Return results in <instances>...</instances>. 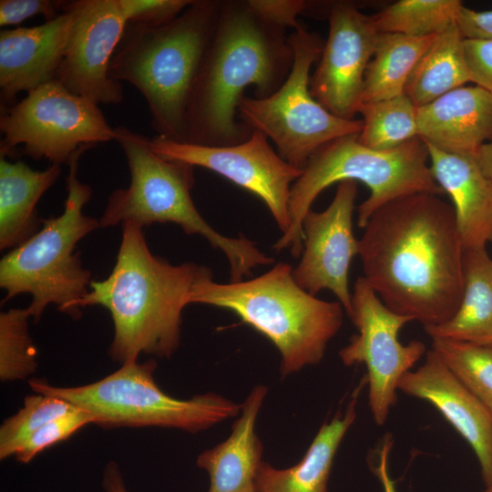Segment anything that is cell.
Here are the masks:
<instances>
[{"instance_id": "cell-1", "label": "cell", "mask_w": 492, "mask_h": 492, "mask_svg": "<svg viewBox=\"0 0 492 492\" xmlns=\"http://www.w3.org/2000/svg\"><path fill=\"white\" fill-rule=\"evenodd\" d=\"M464 253L453 206L417 192L372 214L358 255L363 277L382 302L429 327L450 320L460 305Z\"/></svg>"}, {"instance_id": "cell-2", "label": "cell", "mask_w": 492, "mask_h": 492, "mask_svg": "<svg viewBox=\"0 0 492 492\" xmlns=\"http://www.w3.org/2000/svg\"><path fill=\"white\" fill-rule=\"evenodd\" d=\"M293 52L286 28L255 11L248 0H222L188 108L185 142L231 146L252 129L238 118L249 86L254 97L276 92L289 76Z\"/></svg>"}, {"instance_id": "cell-3", "label": "cell", "mask_w": 492, "mask_h": 492, "mask_svg": "<svg viewBox=\"0 0 492 492\" xmlns=\"http://www.w3.org/2000/svg\"><path fill=\"white\" fill-rule=\"evenodd\" d=\"M116 263L109 275L92 281L78 302L82 310L99 305L113 323L110 358L120 364L140 354L170 358L181 338L182 311L195 282L211 272L192 261L174 265L149 250L143 227L122 225Z\"/></svg>"}, {"instance_id": "cell-4", "label": "cell", "mask_w": 492, "mask_h": 492, "mask_svg": "<svg viewBox=\"0 0 492 492\" xmlns=\"http://www.w3.org/2000/svg\"><path fill=\"white\" fill-rule=\"evenodd\" d=\"M222 0H193L168 24H128L109 65V77L144 97L156 136L185 142L192 92Z\"/></svg>"}, {"instance_id": "cell-5", "label": "cell", "mask_w": 492, "mask_h": 492, "mask_svg": "<svg viewBox=\"0 0 492 492\" xmlns=\"http://www.w3.org/2000/svg\"><path fill=\"white\" fill-rule=\"evenodd\" d=\"M292 265L275 264L246 282L218 283L212 272L193 285L188 303L224 308L268 338L280 353V374L285 378L318 364L343 322L339 302L318 299L302 289Z\"/></svg>"}, {"instance_id": "cell-6", "label": "cell", "mask_w": 492, "mask_h": 492, "mask_svg": "<svg viewBox=\"0 0 492 492\" xmlns=\"http://www.w3.org/2000/svg\"><path fill=\"white\" fill-rule=\"evenodd\" d=\"M115 132V140L128 162L130 183L109 195L98 219L100 228L125 222L143 228L153 223H175L186 234L201 235L213 248L223 251L230 263V282H241L258 265L274 262L253 241L245 237L223 236L203 219L190 196L194 166L163 159L151 149L150 138L128 128L116 127Z\"/></svg>"}, {"instance_id": "cell-7", "label": "cell", "mask_w": 492, "mask_h": 492, "mask_svg": "<svg viewBox=\"0 0 492 492\" xmlns=\"http://www.w3.org/2000/svg\"><path fill=\"white\" fill-rule=\"evenodd\" d=\"M363 182L370 196L358 206L360 228L386 203L417 192L444 193L432 174L425 143L416 137L390 150L367 148L358 134L336 138L315 152L292 184L289 210L292 225L273 244L277 251L290 248L298 258L303 251L302 222L317 196L335 182Z\"/></svg>"}, {"instance_id": "cell-8", "label": "cell", "mask_w": 492, "mask_h": 492, "mask_svg": "<svg viewBox=\"0 0 492 492\" xmlns=\"http://www.w3.org/2000/svg\"><path fill=\"white\" fill-rule=\"evenodd\" d=\"M92 148H80L67 163V195L63 212L45 219L34 236L10 250L0 261V287L5 291L3 302L22 293L30 294L26 308L35 323L41 320L50 304L73 319L81 316L77 304L89 291L92 273L75 250L83 238L100 228L97 219L84 213L93 191L77 176L81 156Z\"/></svg>"}, {"instance_id": "cell-9", "label": "cell", "mask_w": 492, "mask_h": 492, "mask_svg": "<svg viewBox=\"0 0 492 492\" xmlns=\"http://www.w3.org/2000/svg\"><path fill=\"white\" fill-rule=\"evenodd\" d=\"M156 361L131 362L90 384L57 386L31 378L35 393L62 399L106 428L161 427L199 433L237 417L241 404L213 392L178 399L160 389L154 379Z\"/></svg>"}, {"instance_id": "cell-10", "label": "cell", "mask_w": 492, "mask_h": 492, "mask_svg": "<svg viewBox=\"0 0 492 492\" xmlns=\"http://www.w3.org/2000/svg\"><path fill=\"white\" fill-rule=\"evenodd\" d=\"M289 43L293 63L283 84L265 98L244 96L238 106V118L270 139L285 161L303 169L327 143L359 134L363 122L333 115L311 94V68L324 46L320 35L301 24L289 35Z\"/></svg>"}, {"instance_id": "cell-11", "label": "cell", "mask_w": 492, "mask_h": 492, "mask_svg": "<svg viewBox=\"0 0 492 492\" xmlns=\"http://www.w3.org/2000/svg\"><path fill=\"white\" fill-rule=\"evenodd\" d=\"M99 105L75 95L57 80L27 92L14 105L1 109L0 157L22 154L51 164H67L84 146L115 140V128Z\"/></svg>"}, {"instance_id": "cell-12", "label": "cell", "mask_w": 492, "mask_h": 492, "mask_svg": "<svg viewBox=\"0 0 492 492\" xmlns=\"http://www.w3.org/2000/svg\"><path fill=\"white\" fill-rule=\"evenodd\" d=\"M348 317L358 333L339 351V357L346 366L365 364L369 408L376 425H383L396 402L400 379L426 348L417 340L407 344L399 341L401 329L412 318L391 311L363 276L354 282Z\"/></svg>"}, {"instance_id": "cell-13", "label": "cell", "mask_w": 492, "mask_h": 492, "mask_svg": "<svg viewBox=\"0 0 492 492\" xmlns=\"http://www.w3.org/2000/svg\"><path fill=\"white\" fill-rule=\"evenodd\" d=\"M151 149L168 160L208 169L260 198L282 234L292 225L290 191L302 169L285 161L260 131L231 146H204L178 142L160 136L149 139Z\"/></svg>"}, {"instance_id": "cell-14", "label": "cell", "mask_w": 492, "mask_h": 492, "mask_svg": "<svg viewBox=\"0 0 492 492\" xmlns=\"http://www.w3.org/2000/svg\"><path fill=\"white\" fill-rule=\"evenodd\" d=\"M72 24L55 80L97 105L123 101L120 82L109 65L128 22L118 0L66 1Z\"/></svg>"}, {"instance_id": "cell-15", "label": "cell", "mask_w": 492, "mask_h": 492, "mask_svg": "<svg viewBox=\"0 0 492 492\" xmlns=\"http://www.w3.org/2000/svg\"><path fill=\"white\" fill-rule=\"evenodd\" d=\"M329 34L311 76L312 96L333 115L354 119L379 32L373 15L349 2L328 5Z\"/></svg>"}, {"instance_id": "cell-16", "label": "cell", "mask_w": 492, "mask_h": 492, "mask_svg": "<svg viewBox=\"0 0 492 492\" xmlns=\"http://www.w3.org/2000/svg\"><path fill=\"white\" fill-rule=\"evenodd\" d=\"M357 182L338 183L331 204L321 212L310 210L302 222V256L292 270L296 283L312 295L331 291L349 316L352 293L349 271L352 260L359 254V240L353 231V213Z\"/></svg>"}, {"instance_id": "cell-17", "label": "cell", "mask_w": 492, "mask_h": 492, "mask_svg": "<svg viewBox=\"0 0 492 492\" xmlns=\"http://www.w3.org/2000/svg\"><path fill=\"white\" fill-rule=\"evenodd\" d=\"M398 390L433 405L467 442L486 487L492 485V416L430 349L424 364L400 379Z\"/></svg>"}, {"instance_id": "cell-18", "label": "cell", "mask_w": 492, "mask_h": 492, "mask_svg": "<svg viewBox=\"0 0 492 492\" xmlns=\"http://www.w3.org/2000/svg\"><path fill=\"white\" fill-rule=\"evenodd\" d=\"M72 24L64 3L62 13L44 24L0 32L1 109L15 103L16 96L55 80Z\"/></svg>"}, {"instance_id": "cell-19", "label": "cell", "mask_w": 492, "mask_h": 492, "mask_svg": "<svg viewBox=\"0 0 492 492\" xmlns=\"http://www.w3.org/2000/svg\"><path fill=\"white\" fill-rule=\"evenodd\" d=\"M417 126L425 143L474 156L492 141V91L475 84L456 88L417 108Z\"/></svg>"}, {"instance_id": "cell-20", "label": "cell", "mask_w": 492, "mask_h": 492, "mask_svg": "<svg viewBox=\"0 0 492 492\" xmlns=\"http://www.w3.org/2000/svg\"><path fill=\"white\" fill-rule=\"evenodd\" d=\"M425 145L434 179L453 201L464 250L486 248L492 242V181L474 156Z\"/></svg>"}, {"instance_id": "cell-21", "label": "cell", "mask_w": 492, "mask_h": 492, "mask_svg": "<svg viewBox=\"0 0 492 492\" xmlns=\"http://www.w3.org/2000/svg\"><path fill=\"white\" fill-rule=\"evenodd\" d=\"M267 395L266 385H255L241 403L229 436L198 456L197 466L210 477L208 492H256L263 452L256 422Z\"/></svg>"}, {"instance_id": "cell-22", "label": "cell", "mask_w": 492, "mask_h": 492, "mask_svg": "<svg viewBox=\"0 0 492 492\" xmlns=\"http://www.w3.org/2000/svg\"><path fill=\"white\" fill-rule=\"evenodd\" d=\"M366 376L354 391L344 412L323 423L302 458L294 466L277 468L262 461L258 470L256 492H329L328 481L337 450L355 421L360 390Z\"/></svg>"}, {"instance_id": "cell-23", "label": "cell", "mask_w": 492, "mask_h": 492, "mask_svg": "<svg viewBox=\"0 0 492 492\" xmlns=\"http://www.w3.org/2000/svg\"><path fill=\"white\" fill-rule=\"evenodd\" d=\"M61 166L50 164L43 170L21 160L0 157V250H13L34 236L43 226L36 204L57 180Z\"/></svg>"}, {"instance_id": "cell-24", "label": "cell", "mask_w": 492, "mask_h": 492, "mask_svg": "<svg viewBox=\"0 0 492 492\" xmlns=\"http://www.w3.org/2000/svg\"><path fill=\"white\" fill-rule=\"evenodd\" d=\"M425 331L432 339L492 346V258L486 248L465 251L460 305L450 320Z\"/></svg>"}, {"instance_id": "cell-25", "label": "cell", "mask_w": 492, "mask_h": 492, "mask_svg": "<svg viewBox=\"0 0 492 492\" xmlns=\"http://www.w3.org/2000/svg\"><path fill=\"white\" fill-rule=\"evenodd\" d=\"M465 37L454 24L436 36L413 69L405 95L416 108L471 82L464 55Z\"/></svg>"}, {"instance_id": "cell-26", "label": "cell", "mask_w": 492, "mask_h": 492, "mask_svg": "<svg viewBox=\"0 0 492 492\" xmlns=\"http://www.w3.org/2000/svg\"><path fill=\"white\" fill-rule=\"evenodd\" d=\"M436 36L380 33L364 74L360 105L405 94L413 69Z\"/></svg>"}, {"instance_id": "cell-27", "label": "cell", "mask_w": 492, "mask_h": 492, "mask_svg": "<svg viewBox=\"0 0 492 492\" xmlns=\"http://www.w3.org/2000/svg\"><path fill=\"white\" fill-rule=\"evenodd\" d=\"M358 113L363 116L358 140L367 148L390 150L419 137L417 108L405 94L363 103Z\"/></svg>"}, {"instance_id": "cell-28", "label": "cell", "mask_w": 492, "mask_h": 492, "mask_svg": "<svg viewBox=\"0 0 492 492\" xmlns=\"http://www.w3.org/2000/svg\"><path fill=\"white\" fill-rule=\"evenodd\" d=\"M460 0H400L373 15L379 33L436 36L456 23Z\"/></svg>"}, {"instance_id": "cell-29", "label": "cell", "mask_w": 492, "mask_h": 492, "mask_svg": "<svg viewBox=\"0 0 492 492\" xmlns=\"http://www.w3.org/2000/svg\"><path fill=\"white\" fill-rule=\"evenodd\" d=\"M432 349L492 416V346L435 338Z\"/></svg>"}, {"instance_id": "cell-30", "label": "cell", "mask_w": 492, "mask_h": 492, "mask_svg": "<svg viewBox=\"0 0 492 492\" xmlns=\"http://www.w3.org/2000/svg\"><path fill=\"white\" fill-rule=\"evenodd\" d=\"M27 308H11L0 313V379L22 381L36 373V348L30 336Z\"/></svg>"}, {"instance_id": "cell-31", "label": "cell", "mask_w": 492, "mask_h": 492, "mask_svg": "<svg viewBox=\"0 0 492 492\" xmlns=\"http://www.w3.org/2000/svg\"><path fill=\"white\" fill-rule=\"evenodd\" d=\"M74 407L55 396L33 393L24 398L16 413L5 418L0 426V459L15 456L18 448L37 430Z\"/></svg>"}, {"instance_id": "cell-32", "label": "cell", "mask_w": 492, "mask_h": 492, "mask_svg": "<svg viewBox=\"0 0 492 492\" xmlns=\"http://www.w3.org/2000/svg\"><path fill=\"white\" fill-rule=\"evenodd\" d=\"M89 424L94 418L87 412L74 408L60 415L33 434L16 451L15 458L23 464L32 461L38 454L58 444Z\"/></svg>"}, {"instance_id": "cell-33", "label": "cell", "mask_w": 492, "mask_h": 492, "mask_svg": "<svg viewBox=\"0 0 492 492\" xmlns=\"http://www.w3.org/2000/svg\"><path fill=\"white\" fill-rule=\"evenodd\" d=\"M128 24L158 26L169 23L193 0H118Z\"/></svg>"}, {"instance_id": "cell-34", "label": "cell", "mask_w": 492, "mask_h": 492, "mask_svg": "<svg viewBox=\"0 0 492 492\" xmlns=\"http://www.w3.org/2000/svg\"><path fill=\"white\" fill-rule=\"evenodd\" d=\"M65 1L61 0H1L0 26L18 25L26 19L42 15L46 21L62 13Z\"/></svg>"}, {"instance_id": "cell-35", "label": "cell", "mask_w": 492, "mask_h": 492, "mask_svg": "<svg viewBox=\"0 0 492 492\" xmlns=\"http://www.w3.org/2000/svg\"><path fill=\"white\" fill-rule=\"evenodd\" d=\"M463 46L471 83L492 91V39L465 38Z\"/></svg>"}, {"instance_id": "cell-36", "label": "cell", "mask_w": 492, "mask_h": 492, "mask_svg": "<svg viewBox=\"0 0 492 492\" xmlns=\"http://www.w3.org/2000/svg\"><path fill=\"white\" fill-rule=\"evenodd\" d=\"M251 6L271 22L295 30L301 25L298 15L305 14L308 1L302 0H248Z\"/></svg>"}, {"instance_id": "cell-37", "label": "cell", "mask_w": 492, "mask_h": 492, "mask_svg": "<svg viewBox=\"0 0 492 492\" xmlns=\"http://www.w3.org/2000/svg\"><path fill=\"white\" fill-rule=\"evenodd\" d=\"M456 24L465 38L492 39V10L477 11L463 5Z\"/></svg>"}, {"instance_id": "cell-38", "label": "cell", "mask_w": 492, "mask_h": 492, "mask_svg": "<svg viewBox=\"0 0 492 492\" xmlns=\"http://www.w3.org/2000/svg\"><path fill=\"white\" fill-rule=\"evenodd\" d=\"M102 487L105 492H128L118 464L108 462L102 473Z\"/></svg>"}, {"instance_id": "cell-39", "label": "cell", "mask_w": 492, "mask_h": 492, "mask_svg": "<svg viewBox=\"0 0 492 492\" xmlns=\"http://www.w3.org/2000/svg\"><path fill=\"white\" fill-rule=\"evenodd\" d=\"M390 446L391 444L388 442L384 445L383 450L381 451L379 466L375 468V472H377L384 487V492H395L394 482L390 478L387 471V455Z\"/></svg>"}, {"instance_id": "cell-40", "label": "cell", "mask_w": 492, "mask_h": 492, "mask_svg": "<svg viewBox=\"0 0 492 492\" xmlns=\"http://www.w3.org/2000/svg\"><path fill=\"white\" fill-rule=\"evenodd\" d=\"M474 157L484 174L492 181V141L484 144Z\"/></svg>"}, {"instance_id": "cell-41", "label": "cell", "mask_w": 492, "mask_h": 492, "mask_svg": "<svg viewBox=\"0 0 492 492\" xmlns=\"http://www.w3.org/2000/svg\"><path fill=\"white\" fill-rule=\"evenodd\" d=\"M483 492H492V485L487 487Z\"/></svg>"}]
</instances>
